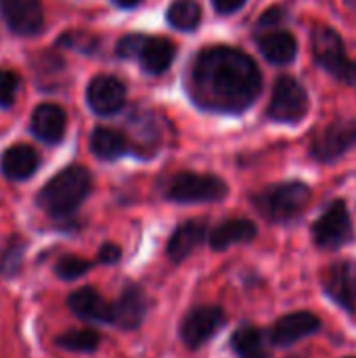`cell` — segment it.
<instances>
[{
	"label": "cell",
	"instance_id": "obj_5",
	"mask_svg": "<svg viewBox=\"0 0 356 358\" xmlns=\"http://www.w3.org/2000/svg\"><path fill=\"white\" fill-rule=\"evenodd\" d=\"M311 111L308 90L294 76H279L273 86L271 103L266 107V117L277 124L296 126L306 120Z\"/></svg>",
	"mask_w": 356,
	"mask_h": 358
},
{
	"label": "cell",
	"instance_id": "obj_12",
	"mask_svg": "<svg viewBox=\"0 0 356 358\" xmlns=\"http://www.w3.org/2000/svg\"><path fill=\"white\" fill-rule=\"evenodd\" d=\"M90 109L99 115H113L126 103V86L113 76H97L86 90Z\"/></svg>",
	"mask_w": 356,
	"mask_h": 358
},
{
	"label": "cell",
	"instance_id": "obj_17",
	"mask_svg": "<svg viewBox=\"0 0 356 358\" xmlns=\"http://www.w3.org/2000/svg\"><path fill=\"white\" fill-rule=\"evenodd\" d=\"M69 310H73L76 317L92 323H111V304L94 289V287H82L73 292L67 300Z\"/></svg>",
	"mask_w": 356,
	"mask_h": 358
},
{
	"label": "cell",
	"instance_id": "obj_13",
	"mask_svg": "<svg viewBox=\"0 0 356 358\" xmlns=\"http://www.w3.org/2000/svg\"><path fill=\"white\" fill-rule=\"evenodd\" d=\"M4 21L19 36H34L42 29L44 13L40 0H0Z\"/></svg>",
	"mask_w": 356,
	"mask_h": 358
},
{
	"label": "cell",
	"instance_id": "obj_31",
	"mask_svg": "<svg viewBox=\"0 0 356 358\" xmlns=\"http://www.w3.org/2000/svg\"><path fill=\"white\" fill-rule=\"evenodd\" d=\"M120 258H122V250L113 243H105L99 250V262L101 264H115V262H120Z\"/></svg>",
	"mask_w": 356,
	"mask_h": 358
},
{
	"label": "cell",
	"instance_id": "obj_16",
	"mask_svg": "<svg viewBox=\"0 0 356 358\" xmlns=\"http://www.w3.org/2000/svg\"><path fill=\"white\" fill-rule=\"evenodd\" d=\"M206 233H208V229H206L204 220H189V222L180 224L168 241V248H166L168 258L174 264H180L204 243Z\"/></svg>",
	"mask_w": 356,
	"mask_h": 358
},
{
	"label": "cell",
	"instance_id": "obj_9",
	"mask_svg": "<svg viewBox=\"0 0 356 358\" xmlns=\"http://www.w3.org/2000/svg\"><path fill=\"white\" fill-rule=\"evenodd\" d=\"M227 323V315L218 306H197L180 323V340L187 348L197 350L210 342Z\"/></svg>",
	"mask_w": 356,
	"mask_h": 358
},
{
	"label": "cell",
	"instance_id": "obj_14",
	"mask_svg": "<svg viewBox=\"0 0 356 358\" xmlns=\"http://www.w3.org/2000/svg\"><path fill=\"white\" fill-rule=\"evenodd\" d=\"M147 315V298L138 285H126L111 304V323L122 329H136Z\"/></svg>",
	"mask_w": 356,
	"mask_h": 358
},
{
	"label": "cell",
	"instance_id": "obj_15",
	"mask_svg": "<svg viewBox=\"0 0 356 358\" xmlns=\"http://www.w3.org/2000/svg\"><path fill=\"white\" fill-rule=\"evenodd\" d=\"M256 44L262 57L279 67L294 63V59L298 57V40L287 29H269L264 34H258Z\"/></svg>",
	"mask_w": 356,
	"mask_h": 358
},
{
	"label": "cell",
	"instance_id": "obj_7",
	"mask_svg": "<svg viewBox=\"0 0 356 358\" xmlns=\"http://www.w3.org/2000/svg\"><path fill=\"white\" fill-rule=\"evenodd\" d=\"M356 147V117H336L313 134L308 153L319 164H336Z\"/></svg>",
	"mask_w": 356,
	"mask_h": 358
},
{
	"label": "cell",
	"instance_id": "obj_1",
	"mask_svg": "<svg viewBox=\"0 0 356 358\" xmlns=\"http://www.w3.org/2000/svg\"><path fill=\"white\" fill-rule=\"evenodd\" d=\"M262 92V71L243 50L212 46L197 55L191 69V94L204 109L237 115Z\"/></svg>",
	"mask_w": 356,
	"mask_h": 358
},
{
	"label": "cell",
	"instance_id": "obj_32",
	"mask_svg": "<svg viewBox=\"0 0 356 358\" xmlns=\"http://www.w3.org/2000/svg\"><path fill=\"white\" fill-rule=\"evenodd\" d=\"M245 2H248V0H212L214 10H216L218 15H233V13H237Z\"/></svg>",
	"mask_w": 356,
	"mask_h": 358
},
{
	"label": "cell",
	"instance_id": "obj_20",
	"mask_svg": "<svg viewBox=\"0 0 356 358\" xmlns=\"http://www.w3.org/2000/svg\"><path fill=\"white\" fill-rule=\"evenodd\" d=\"M65 126H67V115L59 105H50L44 103L40 107H36L34 115H31V130L38 138L46 141V143H57L63 138L65 134Z\"/></svg>",
	"mask_w": 356,
	"mask_h": 358
},
{
	"label": "cell",
	"instance_id": "obj_22",
	"mask_svg": "<svg viewBox=\"0 0 356 358\" xmlns=\"http://www.w3.org/2000/svg\"><path fill=\"white\" fill-rule=\"evenodd\" d=\"M231 348L239 358H271V346L264 334L254 325H241L231 336Z\"/></svg>",
	"mask_w": 356,
	"mask_h": 358
},
{
	"label": "cell",
	"instance_id": "obj_19",
	"mask_svg": "<svg viewBox=\"0 0 356 358\" xmlns=\"http://www.w3.org/2000/svg\"><path fill=\"white\" fill-rule=\"evenodd\" d=\"M40 166L38 153L29 145H13L2 153L0 170L8 180H25Z\"/></svg>",
	"mask_w": 356,
	"mask_h": 358
},
{
	"label": "cell",
	"instance_id": "obj_6",
	"mask_svg": "<svg viewBox=\"0 0 356 358\" xmlns=\"http://www.w3.org/2000/svg\"><path fill=\"white\" fill-rule=\"evenodd\" d=\"M311 237L317 248L321 250H342L344 245L353 243L355 239V222L344 199H334L323 214L313 222Z\"/></svg>",
	"mask_w": 356,
	"mask_h": 358
},
{
	"label": "cell",
	"instance_id": "obj_21",
	"mask_svg": "<svg viewBox=\"0 0 356 358\" xmlns=\"http://www.w3.org/2000/svg\"><path fill=\"white\" fill-rule=\"evenodd\" d=\"M176 57V46L168 38H145L138 61L147 73H164Z\"/></svg>",
	"mask_w": 356,
	"mask_h": 358
},
{
	"label": "cell",
	"instance_id": "obj_26",
	"mask_svg": "<svg viewBox=\"0 0 356 358\" xmlns=\"http://www.w3.org/2000/svg\"><path fill=\"white\" fill-rule=\"evenodd\" d=\"M90 262L84 260V258H78V256H63L57 266H55V273L59 279H65V281H73L78 277H82L84 273L90 271Z\"/></svg>",
	"mask_w": 356,
	"mask_h": 358
},
{
	"label": "cell",
	"instance_id": "obj_29",
	"mask_svg": "<svg viewBox=\"0 0 356 358\" xmlns=\"http://www.w3.org/2000/svg\"><path fill=\"white\" fill-rule=\"evenodd\" d=\"M143 44H145V38H143V36L128 34V36H124V38L118 42V55L124 57V59H134V57H138Z\"/></svg>",
	"mask_w": 356,
	"mask_h": 358
},
{
	"label": "cell",
	"instance_id": "obj_27",
	"mask_svg": "<svg viewBox=\"0 0 356 358\" xmlns=\"http://www.w3.org/2000/svg\"><path fill=\"white\" fill-rule=\"evenodd\" d=\"M23 250H25V243L21 239H15L8 243L6 252L2 254L0 258V273L4 277H13L19 268H21V260H23Z\"/></svg>",
	"mask_w": 356,
	"mask_h": 358
},
{
	"label": "cell",
	"instance_id": "obj_8",
	"mask_svg": "<svg viewBox=\"0 0 356 358\" xmlns=\"http://www.w3.org/2000/svg\"><path fill=\"white\" fill-rule=\"evenodd\" d=\"M229 187L222 178L193 172L176 174L166 189V197L176 203H214L225 199Z\"/></svg>",
	"mask_w": 356,
	"mask_h": 358
},
{
	"label": "cell",
	"instance_id": "obj_25",
	"mask_svg": "<svg viewBox=\"0 0 356 358\" xmlns=\"http://www.w3.org/2000/svg\"><path fill=\"white\" fill-rule=\"evenodd\" d=\"M57 344L71 352H94L101 344V338L94 329H73L59 336Z\"/></svg>",
	"mask_w": 356,
	"mask_h": 358
},
{
	"label": "cell",
	"instance_id": "obj_11",
	"mask_svg": "<svg viewBox=\"0 0 356 358\" xmlns=\"http://www.w3.org/2000/svg\"><path fill=\"white\" fill-rule=\"evenodd\" d=\"M321 329V319L308 310H298L292 315L281 317L273 327H271V342L279 348L294 346L296 342L315 336Z\"/></svg>",
	"mask_w": 356,
	"mask_h": 358
},
{
	"label": "cell",
	"instance_id": "obj_33",
	"mask_svg": "<svg viewBox=\"0 0 356 358\" xmlns=\"http://www.w3.org/2000/svg\"><path fill=\"white\" fill-rule=\"evenodd\" d=\"M118 6H122V8H132V6H136L141 0H113Z\"/></svg>",
	"mask_w": 356,
	"mask_h": 358
},
{
	"label": "cell",
	"instance_id": "obj_24",
	"mask_svg": "<svg viewBox=\"0 0 356 358\" xmlns=\"http://www.w3.org/2000/svg\"><path fill=\"white\" fill-rule=\"evenodd\" d=\"M168 23L180 31H193L201 21V6L195 0H176L166 13Z\"/></svg>",
	"mask_w": 356,
	"mask_h": 358
},
{
	"label": "cell",
	"instance_id": "obj_23",
	"mask_svg": "<svg viewBox=\"0 0 356 358\" xmlns=\"http://www.w3.org/2000/svg\"><path fill=\"white\" fill-rule=\"evenodd\" d=\"M90 149L99 159H118L128 151V141L124 134L111 128H97L90 136Z\"/></svg>",
	"mask_w": 356,
	"mask_h": 358
},
{
	"label": "cell",
	"instance_id": "obj_3",
	"mask_svg": "<svg viewBox=\"0 0 356 358\" xmlns=\"http://www.w3.org/2000/svg\"><path fill=\"white\" fill-rule=\"evenodd\" d=\"M92 189V178L86 168L69 166L52 176L38 195V206L50 216H67L80 208Z\"/></svg>",
	"mask_w": 356,
	"mask_h": 358
},
{
	"label": "cell",
	"instance_id": "obj_30",
	"mask_svg": "<svg viewBox=\"0 0 356 358\" xmlns=\"http://www.w3.org/2000/svg\"><path fill=\"white\" fill-rule=\"evenodd\" d=\"M285 19H287V13H285V8H283V6H271V8H266V10L260 15V19H258V27H262V29L277 27V25H281Z\"/></svg>",
	"mask_w": 356,
	"mask_h": 358
},
{
	"label": "cell",
	"instance_id": "obj_18",
	"mask_svg": "<svg viewBox=\"0 0 356 358\" xmlns=\"http://www.w3.org/2000/svg\"><path fill=\"white\" fill-rule=\"evenodd\" d=\"M258 235V229L252 220L248 218H231L220 222L212 233H210V245L216 252L229 250L231 245L237 243H250Z\"/></svg>",
	"mask_w": 356,
	"mask_h": 358
},
{
	"label": "cell",
	"instance_id": "obj_4",
	"mask_svg": "<svg viewBox=\"0 0 356 358\" xmlns=\"http://www.w3.org/2000/svg\"><path fill=\"white\" fill-rule=\"evenodd\" d=\"M311 55L317 67L344 86H356V61L346 52L342 36L329 25L311 29Z\"/></svg>",
	"mask_w": 356,
	"mask_h": 358
},
{
	"label": "cell",
	"instance_id": "obj_28",
	"mask_svg": "<svg viewBox=\"0 0 356 358\" xmlns=\"http://www.w3.org/2000/svg\"><path fill=\"white\" fill-rule=\"evenodd\" d=\"M19 80L13 71H0V107H8L15 101Z\"/></svg>",
	"mask_w": 356,
	"mask_h": 358
},
{
	"label": "cell",
	"instance_id": "obj_10",
	"mask_svg": "<svg viewBox=\"0 0 356 358\" xmlns=\"http://www.w3.org/2000/svg\"><path fill=\"white\" fill-rule=\"evenodd\" d=\"M323 289L329 300L356 319V262L344 260L332 264L323 275Z\"/></svg>",
	"mask_w": 356,
	"mask_h": 358
},
{
	"label": "cell",
	"instance_id": "obj_2",
	"mask_svg": "<svg viewBox=\"0 0 356 358\" xmlns=\"http://www.w3.org/2000/svg\"><path fill=\"white\" fill-rule=\"evenodd\" d=\"M313 199V189L302 180H287L271 185L252 197L254 208L262 218L275 224L298 220Z\"/></svg>",
	"mask_w": 356,
	"mask_h": 358
},
{
	"label": "cell",
	"instance_id": "obj_34",
	"mask_svg": "<svg viewBox=\"0 0 356 358\" xmlns=\"http://www.w3.org/2000/svg\"><path fill=\"white\" fill-rule=\"evenodd\" d=\"M344 358H356V357H344Z\"/></svg>",
	"mask_w": 356,
	"mask_h": 358
}]
</instances>
